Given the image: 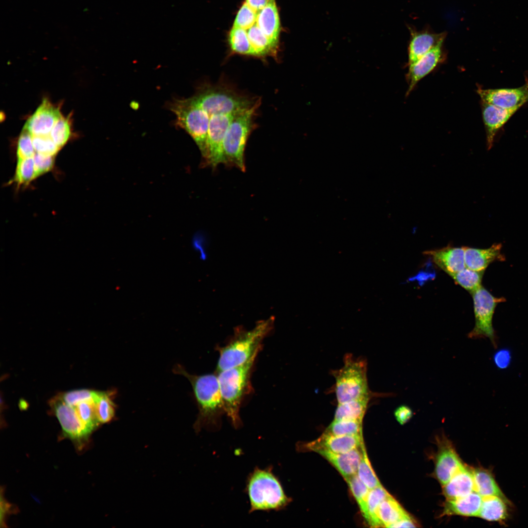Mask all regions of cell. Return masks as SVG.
Listing matches in <instances>:
<instances>
[{
    "mask_svg": "<svg viewBox=\"0 0 528 528\" xmlns=\"http://www.w3.org/2000/svg\"><path fill=\"white\" fill-rule=\"evenodd\" d=\"M174 372L185 376L191 383L202 419H211L220 410H223L218 376L214 374H191L180 365L176 366Z\"/></svg>",
    "mask_w": 528,
    "mask_h": 528,
    "instance_id": "52a82bcc",
    "label": "cell"
},
{
    "mask_svg": "<svg viewBox=\"0 0 528 528\" xmlns=\"http://www.w3.org/2000/svg\"><path fill=\"white\" fill-rule=\"evenodd\" d=\"M438 449L435 458V475L442 485L464 465L454 446L445 438L438 440Z\"/></svg>",
    "mask_w": 528,
    "mask_h": 528,
    "instance_id": "4fadbf2b",
    "label": "cell"
},
{
    "mask_svg": "<svg viewBox=\"0 0 528 528\" xmlns=\"http://www.w3.org/2000/svg\"><path fill=\"white\" fill-rule=\"evenodd\" d=\"M349 487L355 499L363 517L367 518V499L370 489L360 480L357 474L346 479Z\"/></svg>",
    "mask_w": 528,
    "mask_h": 528,
    "instance_id": "836d02e7",
    "label": "cell"
},
{
    "mask_svg": "<svg viewBox=\"0 0 528 528\" xmlns=\"http://www.w3.org/2000/svg\"><path fill=\"white\" fill-rule=\"evenodd\" d=\"M70 122L63 115L55 123L49 135L55 144L61 149L69 139L71 135Z\"/></svg>",
    "mask_w": 528,
    "mask_h": 528,
    "instance_id": "74e56055",
    "label": "cell"
},
{
    "mask_svg": "<svg viewBox=\"0 0 528 528\" xmlns=\"http://www.w3.org/2000/svg\"><path fill=\"white\" fill-rule=\"evenodd\" d=\"M376 514L382 527L387 528L409 515L391 495L380 504Z\"/></svg>",
    "mask_w": 528,
    "mask_h": 528,
    "instance_id": "83f0119b",
    "label": "cell"
},
{
    "mask_svg": "<svg viewBox=\"0 0 528 528\" xmlns=\"http://www.w3.org/2000/svg\"><path fill=\"white\" fill-rule=\"evenodd\" d=\"M73 407L81 420L93 431L100 424L96 416L94 400L82 401Z\"/></svg>",
    "mask_w": 528,
    "mask_h": 528,
    "instance_id": "f35d334b",
    "label": "cell"
},
{
    "mask_svg": "<svg viewBox=\"0 0 528 528\" xmlns=\"http://www.w3.org/2000/svg\"><path fill=\"white\" fill-rule=\"evenodd\" d=\"M169 109L176 116V124L184 129L193 138L205 160L207 155V138L210 116L193 97L176 99Z\"/></svg>",
    "mask_w": 528,
    "mask_h": 528,
    "instance_id": "5b68a950",
    "label": "cell"
},
{
    "mask_svg": "<svg viewBox=\"0 0 528 528\" xmlns=\"http://www.w3.org/2000/svg\"><path fill=\"white\" fill-rule=\"evenodd\" d=\"M257 353L241 365L219 373L218 377L223 411L236 427L239 426L240 423L239 411L241 401Z\"/></svg>",
    "mask_w": 528,
    "mask_h": 528,
    "instance_id": "277c9868",
    "label": "cell"
},
{
    "mask_svg": "<svg viewBox=\"0 0 528 528\" xmlns=\"http://www.w3.org/2000/svg\"><path fill=\"white\" fill-rule=\"evenodd\" d=\"M335 379V391L338 403L369 395L367 377V363L363 359L351 355L345 356L344 366L333 372Z\"/></svg>",
    "mask_w": 528,
    "mask_h": 528,
    "instance_id": "8992f818",
    "label": "cell"
},
{
    "mask_svg": "<svg viewBox=\"0 0 528 528\" xmlns=\"http://www.w3.org/2000/svg\"><path fill=\"white\" fill-rule=\"evenodd\" d=\"M62 116L59 107L44 99L25 123L23 130L32 136L49 135L55 123Z\"/></svg>",
    "mask_w": 528,
    "mask_h": 528,
    "instance_id": "5bb4252c",
    "label": "cell"
},
{
    "mask_svg": "<svg viewBox=\"0 0 528 528\" xmlns=\"http://www.w3.org/2000/svg\"><path fill=\"white\" fill-rule=\"evenodd\" d=\"M481 104L483 119L486 135L487 147L489 150L493 146L498 131L519 108L503 109L482 101Z\"/></svg>",
    "mask_w": 528,
    "mask_h": 528,
    "instance_id": "2e32d148",
    "label": "cell"
},
{
    "mask_svg": "<svg viewBox=\"0 0 528 528\" xmlns=\"http://www.w3.org/2000/svg\"><path fill=\"white\" fill-rule=\"evenodd\" d=\"M252 56L277 55L278 44L268 39L255 24L247 31Z\"/></svg>",
    "mask_w": 528,
    "mask_h": 528,
    "instance_id": "4316f807",
    "label": "cell"
},
{
    "mask_svg": "<svg viewBox=\"0 0 528 528\" xmlns=\"http://www.w3.org/2000/svg\"><path fill=\"white\" fill-rule=\"evenodd\" d=\"M473 301L475 323L468 334L472 339L488 338L494 348L497 347V337L492 319L497 305L506 301L504 297L492 295L482 286L471 293Z\"/></svg>",
    "mask_w": 528,
    "mask_h": 528,
    "instance_id": "9c48e42d",
    "label": "cell"
},
{
    "mask_svg": "<svg viewBox=\"0 0 528 528\" xmlns=\"http://www.w3.org/2000/svg\"><path fill=\"white\" fill-rule=\"evenodd\" d=\"M11 505H10V504H8V503L7 502H6L5 500H2V499H1V515H0L1 519H0V520H1L3 518H4V517L5 516H6L7 514H8V513L9 512V510L10 508H11Z\"/></svg>",
    "mask_w": 528,
    "mask_h": 528,
    "instance_id": "681fc988",
    "label": "cell"
},
{
    "mask_svg": "<svg viewBox=\"0 0 528 528\" xmlns=\"http://www.w3.org/2000/svg\"><path fill=\"white\" fill-rule=\"evenodd\" d=\"M443 486V493L446 500L466 496L474 491L472 470L464 466Z\"/></svg>",
    "mask_w": 528,
    "mask_h": 528,
    "instance_id": "603a6c76",
    "label": "cell"
},
{
    "mask_svg": "<svg viewBox=\"0 0 528 528\" xmlns=\"http://www.w3.org/2000/svg\"><path fill=\"white\" fill-rule=\"evenodd\" d=\"M228 41L231 50L234 52L252 55V47L246 30L233 27L229 34Z\"/></svg>",
    "mask_w": 528,
    "mask_h": 528,
    "instance_id": "e575fe53",
    "label": "cell"
},
{
    "mask_svg": "<svg viewBox=\"0 0 528 528\" xmlns=\"http://www.w3.org/2000/svg\"><path fill=\"white\" fill-rule=\"evenodd\" d=\"M417 525L416 521L408 515L391 525L390 528H415L417 527Z\"/></svg>",
    "mask_w": 528,
    "mask_h": 528,
    "instance_id": "7dc6e473",
    "label": "cell"
},
{
    "mask_svg": "<svg viewBox=\"0 0 528 528\" xmlns=\"http://www.w3.org/2000/svg\"><path fill=\"white\" fill-rule=\"evenodd\" d=\"M506 503L501 498L491 496L483 497L479 517L489 521H501L507 516ZM508 504V503H507Z\"/></svg>",
    "mask_w": 528,
    "mask_h": 528,
    "instance_id": "f1b7e54d",
    "label": "cell"
},
{
    "mask_svg": "<svg viewBox=\"0 0 528 528\" xmlns=\"http://www.w3.org/2000/svg\"><path fill=\"white\" fill-rule=\"evenodd\" d=\"M110 392L99 391L94 399L97 419L100 423L109 422L114 415L115 405Z\"/></svg>",
    "mask_w": 528,
    "mask_h": 528,
    "instance_id": "4dcf8cb0",
    "label": "cell"
},
{
    "mask_svg": "<svg viewBox=\"0 0 528 528\" xmlns=\"http://www.w3.org/2000/svg\"><path fill=\"white\" fill-rule=\"evenodd\" d=\"M364 443L362 433L354 435L334 436L324 433L306 447L315 451L324 449L335 453H345L360 447Z\"/></svg>",
    "mask_w": 528,
    "mask_h": 528,
    "instance_id": "e0dca14e",
    "label": "cell"
},
{
    "mask_svg": "<svg viewBox=\"0 0 528 528\" xmlns=\"http://www.w3.org/2000/svg\"><path fill=\"white\" fill-rule=\"evenodd\" d=\"M362 423L358 420H333L324 433L334 436L358 435L362 433Z\"/></svg>",
    "mask_w": 528,
    "mask_h": 528,
    "instance_id": "8d00e7d4",
    "label": "cell"
},
{
    "mask_svg": "<svg viewBox=\"0 0 528 528\" xmlns=\"http://www.w3.org/2000/svg\"><path fill=\"white\" fill-rule=\"evenodd\" d=\"M272 0H246L245 2L258 13Z\"/></svg>",
    "mask_w": 528,
    "mask_h": 528,
    "instance_id": "c3c4849f",
    "label": "cell"
},
{
    "mask_svg": "<svg viewBox=\"0 0 528 528\" xmlns=\"http://www.w3.org/2000/svg\"><path fill=\"white\" fill-rule=\"evenodd\" d=\"M54 156L35 153L33 158L37 177L51 170L54 164Z\"/></svg>",
    "mask_w": 528,
    "mask_h": 528,
    "instance_id": "ee69618b",
    "label": "cell"
},
{
    "mask_svg": "<svg viewBox=\"0 0 528 528\" xmlns=\"http://www.w3.org/2000/svg\"><path fill=\"white\" fill-rule=\"evenodd\" d=\"M474 484V491L482 497L491 496L499 497L508 504L509 502L497 484L489 470L483 468L472 470Z\"/></svg>",
    "mask_w": 528,
    "mask_h": 528,
    "instance_id": "d4e9b609",
    "label": "cell"
},
{
    "mask_svg": "<svg viewBox=\"0 0 528 528\" xmlns=\"http://www.w3.org/2000/svg\"><path fill=\"white\" fill-rule=\"evenodd\" d=\"M50 406L61 424L63 435L81 447L93 430L81 420L74 407L59 396L51 400Z\"/></svg>",
    "mask_w": 528,
    "mask_h": 528,
    "instance_id": "30bf717a",
    "label": "cell"
},
{
    "mask_svg": "<svg viewBox=\"0 0 528 528\" xmlns=\"http://www.w3.org/2000/svg\"><path fill=\"white\" fill-rule=\"evenodd\" d=\"M502 248L500 243H495L487 248L463 246L465 267L476 271L484 272L492 263L505 261V256L501 252Z\"/></svg>",
    "mask_w": 528,
    "mask_h": 528,
    "instance_id": "ac0fdd59",
    "label": "cell"
},
{
    "mask_svg": "<svg viewBox=\"0 0 528 528\" xmlns=\"http://www.w3.org/2000/svg\"><path fill=\"white\" fill-rule=\"evenodd\" d=\"M484 272H478L468 268L463 269L450 276L454 282L465 290L472 293L482 285Z\"/></svg>",
    "mask_w": 528,
    "mask_h": 528,
    "instance_id": "1f68e13d",
    "label": "cell"
},
{
    "mask_svg": "<svg viewBox=\"0 0 528 528\" xmlns=\"http://www.w3.org/2000/svg\"><path fill=\"white\" fill-rule=\"evenodd\" d=\"M98 393L99 391L80 389L66 392L59 396L66 404L74 406L82 401L94 400Z\"/></svg>",
    "mask_w": 528,
    "mask_h": 528,
    "instance_id": "60d3db41",
    "label": "cell"
},
{
    "mask_svg": "<svg viewBox=\"0 0 528 528\" xmlns=\"http://www.w3.org/2000/svg\"><path fill=\"white\" fill-rule=\"evenodd\" d=\"M330 462L346 479L357 474L362 451L361 447L345 453H335L324 449L315 451Z\"/></svg>",
    "mask_w": 528,
    "mask_h": 528,
    "instance_id": "44dd1931",
    "label": "cell"
},
{
    "mask_svg": "<svg viewBox=\"0 0 528 528\" xmlns=\"http://www.w3.org/2000/svg\"><path fill=\"white\" fill-rule=\"evenodd\" d=\"M37 177L33 156L18 159L14 181L18 185H27Z\"/></svg>",
    "mask_w": 528,
    "mask_h": 528,
    "instance_id": "d590c367",
    "label": "cell"
},
{
    "mask_svg": "<svg viewBox=\"0 0 528 528\" xmlns=\"http://www.w3.org/2000/svg\"><path fill=\"white\" fill-rule=\"evenodd\" d=\"M493 361L496 366L500 369L509 367L511 361V353L510 350L503 348L497 351L493 355Z\"/></svg>",
    "mask_w": 528,
    "mask_h": 528,
    "instance_id": "f6af8a7d",
    "label": "cell"
},
{
    "mask_svg": "<svg viewBox=\"0 0 528 528\" xmlns=\"http://www.w3.org/2000/svg\"><path fill=\"white\" fill-rule=\"evenodd\" d=\"M362 457L358 465L357 475L360 480L369 489L381 485L375 475L368 457L364 443L361 446Z\"/></svg>",
    "mask_w": 528,
    "mask_h": 528,
    "instance_id": "d6a6232c",
    "label": "cell"
},
{
    "mask_svg": "<svg viewBox=\"0 0 528 528\" xmlns=\"http://www.w3.org/2000/svg\"><path fill=\"white\" fill-rule=\"evenodd\" d=\"M410 32L411 38L408 49V66L416 63L433 47L443 42L446 36L445 32L435 33L426 30L418 31L411 28Z\"/></svg>",
    "mask_w": 528,
    "mask_h": 528,
    "instance_id": "d6986e66",
    "label": "cell"
},
{
    "mask_svg": "<svg viewBox=\"0 0 528 528\" xmlns=\"http://www.w3.org/2000/svg\"><path fill=\"white\" fill-rule=\"evenodd\" d=\"M482 501L483 497L475 491L464 497L446 500L442 515L478 516Z\"/></svg>",
    "mask_w": 528,
    "mask_h": 528,
    "instance_id": "7402d4cb",
    "label": "cell"
},
{
    "mask_svg": "<svg viewBox=\"0 0 528 528\" xmlns=\"http://www.w3.org/2000/svg\"><path fill=\"white\" fill-rule=\"evenodd\" d=\"M32 142V136L27 131L22 130L18 139L17 147L18 159L32 157L35 154Z\"/></svg>",
    "mask_w": 528,
    "mask_h": 528,
    "instance_id": "7bdbcfd3",
    "label": "cell"
},
{
    "mask_svg": "<svg viewBox=\"0 0 528 528\" xmlns=\"http://www.w3.org/2000/svg\"><path fill=\"white\" fill-rule=\"evenodd\" d=\"M390 495L382 485L370 489L367 499L368 515L366 520L371 527H382L376 511L380 504Z\"/></svg>",
    "mask_w": 528,
    "mask_h": 528,
    "instance_id": "f546056e",
    "label": "cell"
},
{
    "mask_svg": "<svg viewBox=\"0 0 528 528\" xmlns=\"http://www.w3.org/2000/svg\"><path fill=\"white\" fill-rule=\"evenodd\" d=\"M274 317L260 321L249 330L237 332L234 338L220 350L218 372L241 365L259 352L263 339L272 330Z\"/></svg>",
    "mask_w": 528,
    "mask_h": 528,
    "instance_id": "6da1fadb",
    "label": "cell"
},
{
    "mask_svg": "<svg viewBox=\"0 0 528 528\" xmlns=\"http://www.w3.org/2000/svg\"><path fill=\"white\" fill-rule=\"evenodd\" d=\"M443 43H440L416 63L408 66L406 77L408 88L406 95L409 94L421 79L444 61L445 55L442 47Z\"/></svg>",
    "mask_w": 528,
    "mask_h": 528,
    "instance_id": "9a60e30c",
    "label": "cell"
},
{
    "mask_svg": "<svg viewBox=\"0 0 528 528\" xmlns=\"http://www.w3.org/2000/svg\"><path fill=\"white\" fill-rule=\"evenodd\" d=\"M256 24L268 39L278 44L280 22L275 0L258 13Z\"/></svg>",
    "mask_w": 528,
    "mask_h": 528,
    "instance_id": "cb8c5ba5",
    "label": "cell"
},
{
    "mask_svg": "<svg viewBox=\"0 0 528 528\" xmlns=\"http://www.w3.org/2000/svg\"><path fill=\"white\" fill-rule=\"evenodd\" d=\"M259 106H253L237 113L229 124L222 146V163L245 172L244 150L253 126V118Z\"/></svg>",
    "mask_w": 528,
    "mask_h": 528,
    "instance_id": "3957f363",
    "label": "cell"
},
{
    "mask_svg": "<svg viewBox=\"0 0 528 528\" xmlns=\"http://www.w3.org/2000/svg\"><path fill=\"white\" fill-rule=\"evenodd\" d=\"M369 399V395L361 398L338 403L334 420L362 421Z\"/></svg>",
    "mask_w": 528,
    "mask_h": 528,
    "instance_id": "484cf974",
    "label": "cell"
},
{
    "mask_svg": "<svg viewBox=\"0 0 528 528\" xmlns=\"http://www.w3.org/2000/svg\"><path fill=\"white\" fill-rule=\"evenodd\" d=\"M209 116L216 114H237L255 103L233 91L220 88H206L193 96Z\"/></svg>",
    "mask_w": 528,
    "mask_h": 528,
    "instance_id": "ba28073f",
    "label": "cell"
},
{
    "mask_svg": "<svg viewBox=\"0 0 528 528\" xmlns=\"http://www.w3.org/2000/svg\"><path fill=\"white\" fill-rule=\"evenodd\" d=\"M414 415L412 409L408 405H401L394 411V415L396 420L401 425H403L410 420Z\"/></svg>",
    "mask_w": 528,
    "mask_h": 528,
    "instance_id": "bcb514c9",
    "label": "cell"
},
{
    "mask_svg": "<svg viewBox=\"0 0 528 528\" xmlns=\"http://www.w3.org/2000/svg\"><path fill=\"white\" fill-rule=\"evenodd\" d=\"M477 90L481 101L503 109H520L528 102V79L518 88L484 89L478 86Z\"/></svg>",
    "mask_w": 528,
    "mask_h": 528,
    "instance_id": "7c38bea8",
    "label": "cell"
},
{
    "mask_svg": "<svg viewBox=\"0 0 528 528\" xmlns=\"http://www.w3.org/2000/svg\"><path fill=\"white\" fill-rule=\"evenodd\" d=\"M423 253L430 256L436 265L450 276L465 267L463 247L448 245Z\"/></svg>",
    "mask_w": 528,
    "mask_h": 528,
    "instance_id": "ffe728a7",
    "label": "cell"
},
{
    "mask_svg": "<svg viewBox=\"0 0 528 528\" xmlns=\"http://www.w3.org/2000/svg\"><path fill=\"white\" fill-rule=\"evenodd\" d=\"M237 114L220 113L210 116L207 138V155L204 161L213 169L222 162L224 136L229 124Z\"/></svg>",
    "mask_w": 528,
    "mask_h": 528,
    "instance_id": "8fae6325",
    "label": "cell"
},
{
    "mask_svg": "<svg viewBox=\"0 0 528 528\" xmlns=\"http://www.w3.org/2000/svg\"><path fill=\"white\" fill-rule=\"evenodd\" d=\"M246 491L250 503V512L279 510L289 501L280 481L270 469H255L247 479Z\"/></svg>",
    "mask_w": 528,
    "mask_h": 528,
    "instance_id": "7a4b0ae2",
    "label": "cell"
},
{
    "mask_svg": "<svg viewBox=\"0 0 528 528\" xmlns=\"http://www.w3.org/2000/svg\"><path fill=\"white\" fill-rule=\"evenodd\" d=\"M257 14L245 2L237 13L233 27L248 30L256 24Z\"/></svg>",
    "mask_w": 528,
    "mask_h": 528,
    "instance_id": "ab89813d",
    "label": "cell"
},
{
    "mask_svg": "<svg viewBox=\"0 0 528 528\" xmlns=\"http://www.w3.org/2000/svg\"><path fill=\"white\" fill-rule=\"evenodd\" d=\"M32 142L35 152L43 154L55 156L60 149L49 135L32 136Z\"/></svg>",
    "mask_w": 528,
    "mask_h": 528,
    "instance_id": "b9f144b4",
    "label": "cell"
}]
</instances>
